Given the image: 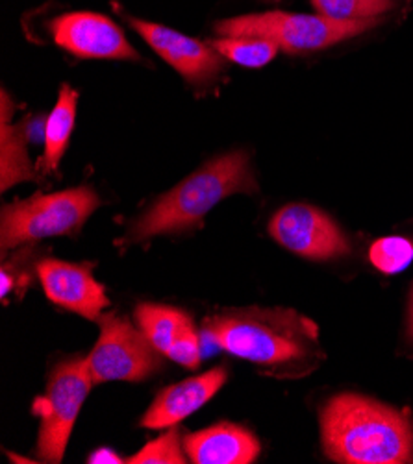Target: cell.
I'll return each mask as SVG.
<instances>
[{
    "instance_id": "obj_1",
    "label": "cell",
    "mask_w": 413,
    "mask_h": 464,
    "mask_svg": "<svg viewBox=\"0 0 413 464\" xmlns=\"http://www.w3.org/2000/svg\"><path fill=\"white\" fill-rule=\"evenodd\" d=\"M206 335L224 352L288 376L310 374L325 359L313 320L293 309H232L204 320Z\"/></svg>"
},
{
    "instance_id": "obj_2",
    "label": "cell",
    "mask_w": 413,
    "mask_h": 464,
    "mask_svg": "<svg viewBox=\"0 0 413 464\" xmlns=\"http://www.w3.org/2000/svg\"><path fill=\"white\" fill-rule=\"evenodd\" d=\"M325 453L345 464H404L413 460L408 416L361 394H339L320 407Z\"/></svg>"
},
{
    "instance_id": "obj_3",
    "label": "cell",
    "mask_w": 413,
    "mask_h": 464,
    "mask_svg": "<svg viewBox=\"0 0 413 464\" xmlns=\"http://www.w3.org/2000/svg\"><path fill=\"white\" fill-rule=\"evenodd\" d=\"M258 183L245 150L213 158L195 174L165 193L147 213L137 218L123 245L149 241L156 236L180 234L202 222V218L226 197L252 195Z\"/></svg>"
},
{
    "instance_id": "obj_4",
    "label": "cell",
    "mask_w": 413,
    "mask_h": 464,
    "mask_svg": "<svg viewBox=\"0 0 413 464\" xmlns=\"http://www.w3.org/2000/svg\"><path fill=\"white\" fill-rule=\"evenodd\" d=\"M99 206V195L87 185L5 206L0 217L3 252L47 237L76 236Z\"/></svg>"
},
{
    "instance_id": "obj_5",
    "label": "cell",
    "mask_w": 413,
    "mask_h": 464,
    "mask_svg": "<svg viewBox=\"0 0 413 464\" xmlns=\"http://www.w3.org/2000/svg\"><path fill=\"white\" fill-rule=\"evenodd\" d=\"M380 19L339 23L323 15H297L284 12H265L219 21V37H261L279 44L286 53H311L356 37L377 26Z\"/></svg>"
},
{
    "instance_id": "obj_6",
    "label": "cell",
    "mask_w": 413,
    "mask_h": 464,
    "mask_svg": "<svg viewBox=\"0 0 413 464\" xmlns=\"http://www.w3.org/2000/svg\"><path fill=\"white\" fill-rule=\"evenodd\" d=\"M87 361L73 357L54 366L47 392L35 400L34 411L39 416L37 455L44 462H62L78 412L93 387Z\"/></svg>"
},
{
    "instance_id": "obj_7",
    "label": "cell",
    "mask_w": 413,
    "mask_h": 464,
    "mask_svg": "<svg viewBox=\"0 0 413 464\" xmlns=\"http://www.w3.org/2000/svg\"><path fill=\"white\" fill-rule=\"evenodd\" d=\"M101 335L85 357L93 383L143 382L163 368V359L140 326L117 314H101Z\"/></svg>"
},
{
    "instance_id": "obj_8",
    "label": "cell",
    "mask_w": 413,
    "mask_h": 464,
    "mask_svg": "<svg viewBox=\"0 0 413 464\" xmlns=\"http://www.w3.org/2000/svg\"><path fill=\"white\" fill-rule=\"evenodd\" d=\"M269 234L286 250L311 261H330L350 254V243L341 227L325 211L306 204H290L274 213Z\"/></svg>"
},
{
    "instance_id": "obj_9",
    "label": "cell",
    "mask_w": 413,
    "mask_h": 464,
    "mask_svg": "<svg viewBox=\"0 0 413 464\" xmlns=\"http://www.w3.org/2000/svg\"><path fill=\"white\" fill-rule=\"evenodd\" d=\"M58 46L82 60H130L142 62L140 53L126 41L123 30L106 15L73 12L49 24Z\"/></svg>"
},
{
    "instance_id": "obj_10",
    "label": "cell",
    "mask_w": 413,
    "mask_h": 464,
    "mask_svg": "<svg viewBox=\"0 0 413 464\" xmlns=\"http://www.w3.org/2000/svg\"><path fill=\"white\" fill-rule=\"evenodd\" d=\"M128 24L140 34L152 51L178 71L190 83H206L224 69V58L210 43L183 35L163 24L126 15Z\"/></svg>"
},
{
    "instance_id": "obj_11",
    "label": "cell",
    "mask_w": 413,
    "mask_h": 464,
    "mask_svg": "<svg viewBox=\"0 0 413 464\" xmlns=\"http://www.w3.org/2000/svg\"><path fill=\"white\" fill-rule=\"evenodd\" d=\"M37 276L47 298L87 320H99L110 305L104 287L85 265L47 257L37 265Z\"/></svg>"
},
{
    "instance_id": "obj_12",
    "label": "cell",
    "mask_w": 413,
    "mask_h": 464,
    "mask_svg": "<svg viewBox=\"0 0 413 464\" xmlns=\"http://www.w3.org/2000/svg\"><path fill=\"white\" fill-rule=\"evenodd\" d=\"M135 322L160 353L186 368H199L201 337L192 316L169 305L140 304Z\"/></svg>"
},
{
    "instance_id": "obj_13",
    "label": "cell",
    "mask_w": 413,
    "mask_h": 464,
    "mask_svg": "<svg viewBox=\"0 0 413 464\" xmlns=\"http://www.w3.org/2000/svg\"><path fill=\"white\" fill-rule=\"evenodd\" d=\"M228 372L224 366H215L208 372L180 382L163 389L142 419V428L167 430L188 419L190 414L204 407L226 383Z\"/></svg>"
},
{
    "instance_id": "obj_14",
    "label": "cell",
    "mask_w": 413,
    "mask_h": 464,
    "mask_svg": "<svg viewBox=\"0 0 413 464\" xmlns=\"http://www.w3.org/2000/svg\"><path fill=\"white\" fill-rule=\"evenodd\" d=\"M183 451L195 464H252L261 444L249 430L221 422L183 437Z\"/></svg>"
},
{
    "instance_id": "obj_15",
    "label": "cell",
    "mask_w": 413,
    "mask_h": 464,
    "mask_svg": "<svg viewBox=\"0 0 413 464\" xmlns=\"http://www.w3.org/2000/svg\"><path fill=\"white\" fill-rule=\"evenodd\" d=\"M78 106V91L64 83L58 95V102L44 124V154L41 158V169L44 172L58 170V165L67 150L71 133L74 130Z\"/></svg>"
},
{
    "instance_id": "obj_16",
    "label": "cell",
    "mask_w": 413,
    "mask_h": 464,
    "mask_svg": "<svg viewBox=\"0 0 413 464\" xmlns=\"http://www.w3.org/2000/svg\"><path fill=\"white\" fill-rule=\"evenodd\" d=\"M3 191H8L14 185L21 181H32L35 178L34 169L30 165L28 154H26V135H25V124H10L8 121H3Z\"/></svg>"
},
{
    "instance_id": "obj_17",
    "label": "cell",
    "mask_w": 413,
    "mask_h": 464,
    "mask_svg": "<svg viewBox=\"0 0 413 464\" xmlns=\"http://www.w3.org/2000/svg\"><path fill=\"white\" fill-rule=\"evenodd\" d=\"M210 44L224 60L251 69L270 63L280 51L279 44L261 37H219Z\"/></svg>"
},
{
    "instance_id": "obj_18",
    "label": "cell",
    "mask_w": 413,
    "mask_h": 464,
    "mask_svg": "<svg viewBox=\"0 0 413 464\" xmlns=\"http://www.w3.org/2000/svg\"><path fill=\"white\" fill-rule=\"evenodd\" d=\"M311 3L319 15L339 23L380 19V15L393 8L391 0H311Z\"/></svg>"
},
{
    "instance_id": "obj_19",
    "label": "cell",
    "mask_w": 413,
    "mask_h": 464,
    "mask_svg": "<svg viewBox=\"0 0 413 464\" xmlns=\"http://www.w3.org/2000/svg\"><path fill=\"white\" fill-rule=\"evenodd\" d=\"M183 439L176 426L167 428V431L147 442L140 451L126 459L130 464H183L188 462V455L183 451Z\"/></svg>"
},
{
    "instance_id": "obj_20",
    "label": "cell",
    "mask_w": 413,
    "mask_h": 464,
    "mask_svg": "<svg viewBox=\"0 0 413 464\" xmlns=\"http://www.w3.org/2000/svg\"><path fill=\"white\" fill-rule=\"evenodd\" d=\"M369 259L384 274L402 272L413 261V245L404 237H384L373 243Z\"/></svg>"
},
{
    "instance_id": "obj_21",
    "label": "cell",
    "mask_w": 413,
    "mask_h": 464,
    "mask_svg": "<svg viewBox=\"0 0 413 464\" xmlns=\"http://www.w3.org/2000/svg\"><path fill=\"white\" fill-rule=\"evenodd\" d=\"M406 337H408L409 344L413 346V285H411V291H409L408 311H406Z\"/></svg>"
}]
</instances>
